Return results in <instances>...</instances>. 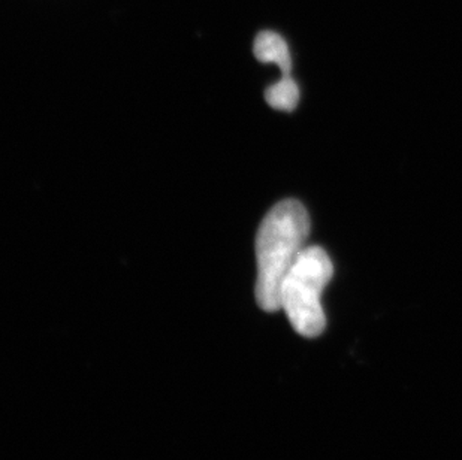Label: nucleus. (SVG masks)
<instances>
[{
    "mask_svg": "<svg viewBox=\"0 0 462 460\" xmlns=\"http://www.w3.org/2000/svg\"><path fill=\"white\" fill-rule=\"evenodd\" d=\"M266 104L279 111H293L300 102V87L291 77H282L277 83L265 90Z\"/></svg>",
    "mask_w": 462,
    "mask_h": 460,
    "instance_id": "4",
    "label": "nucleus"
},
{
    "mask_svg": "<svg viewBox=\"0 0 462 460\" xmlns=\"http://www.w3.org/2000/svg\"><path fill=\"white\" fill-rule=\"evenodd\" d=\"M310 217L301 202L282 200L262 220L256 235V300L262 309H280L284 277L306 250Z\"/></svg>",
    "mask_w": 462,
    "mask_h": 460,
    "instance_id": "1",
    "label": "nucleus"
},
{
    "mask_svg": "<svg viewBox=\"0 0 462 460\" xmlns=\"http://www.w3.org/2000/svg\"><path fill=\"white\" fill-rule=\"evenodd\" d=\"M332 274L334 265L327 252L318 245H309L282 282L280 309L304 338H316L327 327L320 299Z\"/></svg>",
    "mask_w": 462,
    "mask_h": 460,
    "instance_id": "2",
    "label": "nucleus"
},
{
    "mask_svg": "<svg viewBox=\"0 0 462 460\" xmlns=\"http://www.w3.org/2000/svg\"><path fill=\"white\" fill-rule=\"evenodd\" d=\"M254 52L262 63H274L282 70V77L292 74V57L286 41L275 32L263 31L256 36Z\"/></svg>",
    "mask_w": 462,
    "mask_h": 460,
    "instance_id": "3",
    "label": "nucleus"
}]
</instances>
